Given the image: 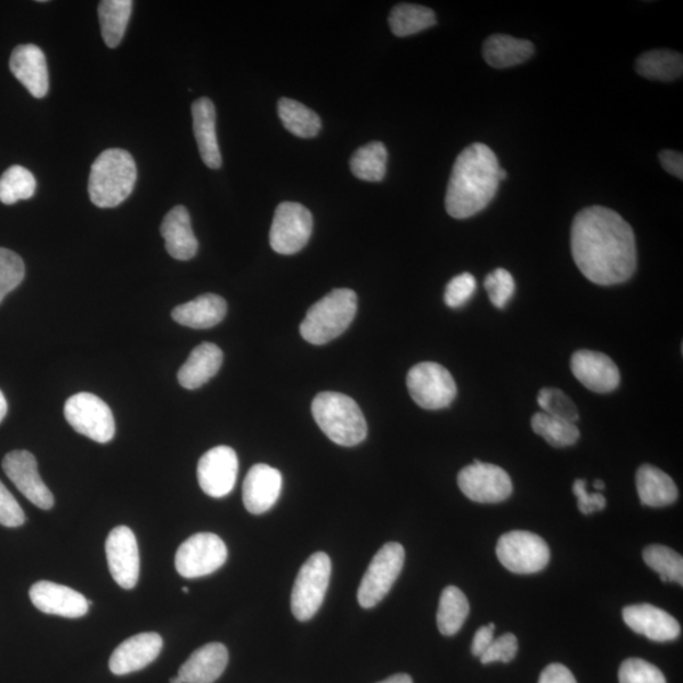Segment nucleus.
<instances>
[{
    "mask_svg": "<svg viewBox=\"0 0 683 683\" xmlns=\"http://www.w3.org/2000/svg\"><path fill=\"white\" fill-rule=\"evenodd\" d=\"M571 250L584 278L601 287L628 281L636 273V235L630 224L612 209H582L572 223Z\"/></svg>",
    "mask_w": 683,
    "mask_h": 683,
    "instance_id": "nucleus-1",
    "label": "nucleus"
},
{
    "mask_svg": "<svg viewBox=\"0 0 683 683\" xmlns=\"http://www.w3.org/2000/svg\"><path fill=\"white\" fill-rule=\"evenodd\" d=\"M500 170L489 146L473 143L463 150L455 159L447 188V213L466 219L489 206L499 189Z\"/></svg>",
    "mask_w": 683,
    "mask_h": 683,
    "instance_id": "nucleus-2",
    "label": "nucleus"
},
{
    "mask_svg": "<svg viewBox=\"0 0 683 683\" xmlns=\"http://www.w3.org/2000/svg\"><path fill=\"white\" fill-rule=\"evenodd\" d=\"M137 166L126 150H105L96 158L89 176V197L97 208H116L132 194Z\"/></svg>",
    "mask_w": 683,
    "mask_h": 683,
    "instance_id": "nucleus-3",
    "label": "nucleus"
},
{
    "mask_svg": "<svg viewBox=\"0 0 683 683\" xmlns=\"http://www.w3.org/2000/svg\"><path fill=\"white\" fill-rule=\"evenodd\" d=\"M313 417L332 442L344 447L360 444L368 437V422L354 398L335 392L315 396Z\"/></svg>",
    "mask_w": 683,
    "mask_h": 683,
    "instance_id": "nucleus-4",
    "label": "nucleus"
},
{
    "mask_svg": "<svg viewBox=\"0 0 683 683\" xmlns=\"http://www.w3.org/2000/svg\"><path fill=\"white\" fill-rule=\"evenodd\" d=\"M357 296L351 289H335L309 309L300 335L309 344H329L345 333L355 320Z\"/></svg>",
    "mask_w": 683,
    "mask_h": 683,
    "instance_id": "nucleus-5",
    "label": "nucleus"
},
{
    "mask_svg": "<svg viewBox=\"0 0 683 683\" xmlns=\"http://www.w3.org/2000/svg\"><path fill=\"white\" fill-rule=\"evenodd\" d=\"M331 574V558L323 552L314 553L300 568L291 592V612L298 621H311L319 613L329 587Z\"/></svg>",
    "mask_w": 683,
    "mask_h": 683,
    "instance_id": "nucleus-6",
    "label": "nucleus"
},
{
    "mask_svg": "<svg viewBox=\"0 0 683 683\" xmlns=\"http://www.w3.org/2000/svg\"><path fill=\"white\" fill-rule=\"evenodd\" d=\"M406 386L416 404L422 409L449 408L458 396V385L450 371L436 362H421L409 371Z\"/></svg>",
    "mask_w": 683,
    "mask_h": 683,
    "instance_id": "nucleus-7",
    "label": "nucleus"
},
{
    "mask_svg": "<svg viewBox=\"0 0 683 683\" xmlns=\"http://www.w3.org/2000/svg\"><path fill=\"white\" fill-rule=\"evenodd\" d=\"M496 556L510 572L532 575L547 567L551 552L542 536L526 531H512L500 536Z\"/></svg>",
    "mask_w": 683,
    "mask_h": 683,
    "instance_id": "nucleus-8",
    "label": "nucleus"
},
{
    "mask_svg": "<svg viewBox=\"0 0 683 683\" xmlns=\"http://www.w3.org/2000/svg\"><path fill=\"white\" fill-rule=\"evenodd\" d=\"M405 563L402 544L386 543L377 553L361 581L357 599L363 609L375 607L384 600L401 576Z\"/></svg>",
    "mask_w": 683,
    "mask_h": 683,
    "instance_id": "nucleus-9",
    "label": "nucleus"
},
{
    "mask_svg": "<svg viewBox=\"0 0 683 683\" xmlns=\"http://www.w3.org/2000/svg\"><path fill=\"white\" fill-rule=\"evenodd\" d=\"M65 418L78 433L97 443H108L116 435V421L107 403L91 393H79L68 398Z\"/></svg>",
    "mask_w": 683,
    "mask_h": 683,
    "instance_id": "nucleus-10",
    "label": "nucleus"
},
{
    "mask_svg": "<svg viewBox=\"0 0 683 683\" xmlns=\"http://www.w3.org/2000/svg\"><path fill=\"white\" fill-rule=\"evenodd\" d=\"M228 558L225 543L213 533H198L178 547L175 556L176 571L184 579H198L217 571Z\"/></svg>",
    "mask_w": 683,
    "mask_h": 683,
    "instance_id": "nucleus-11",
    "label": "nucleus"
},
{
    "mask_svg": "<svg viewBox=\"0 0 683 683\" xmlns=\"http://www.w3.org/2000/svg\"><path fill=\"white\" fill-rule=\"evenodd\" d=\"M313 233V216L299 202L283 201L275 210L270 230V246L280 255L302 251Z\"/></svg>",
    "mask_w": 683,
    "mask_h": 683,
    "instance_id": "nucleus-12",
    "label": "nucleus"
},
{
    "mask_svg": "<svg viewBox=\"0 0 683 683\" xmlns=\"http://www.w3.org/2000/svg\"><path fill=\"white\" fill-rule=\"evenodd\" d=\"M463 495L479 503L506 501L512 494V483L506 470L482 461H475L458 477Z\"/></svg>",
    "mask_w": 683,
    "mask_h": 683,
    "instance_id": "nucleus-13",
    "label": "nucleus"
},
{
    "mask_svg": "<svg viewBox=\"0 0 683 683\" xmlns=\"http://www.w3.org/2000/svg\"><path fill=\"white\" fill-rule=\"evenodd\" d=\"M239 476L238 453L231 447L218 445L198 463V482L201 490L211 498H224L234 489Z\"/></svg>",
    "mask_w": 683,
    "mask_h": 683,
    "instance_id": "nucleus-14",
    "label": "nucleus"
},
{
    "mask_svg": "<svg viewBox=\"0 0 683 683\" xmlns=\"http://www.w3.org/2000/svg\"><path fill=\"white\" fill-rule=\"evenodd\" d=\"M105 553L113 580L131 590L140 577V551L135 533L128 526L114 528L105 542Z\"/></svg>",
    "mask_w": 683,
    "mask_h": 683,
    "instance_id": "nucleus-15",
    "label": "nucleus"
},
{
    "mask_svg": "<svg viewBox=\"0 0 683 683\" xmlns=\"http://www.w3.org/2000/svg\"><path fill=\"white\" fill-rule=\"evenodd\" d=\"M3 470L15 487L36 507L44 510L54 507V495L38 474L34 454L28 451L8 453L3 460Z\"/></svg>",
    "mask_w": 683,
    "mask_h": 683,
    "instance_id": "nucleus-16",
    "label": "nucleus"
},
{
    "mask_svg": "<svg viewBox=\"0 0 683 683\" xmlns=\"http://www.w3.org/2000/svg\"><path fill=\"white\" fill-rule=\"evenodd\" d=\"M571 370L577 380L593 393L614 392L621 384V372L609 356L581 349L574 354Z\"/></svg>",
    "mask_w": 683,
    "mask_h": 683,
    "instance_id": "nucleus-17",
    "label": "nucleus"
},
{
    "mask_svg": "<svg viewBox=\"0 0 683 683\" xmlns=\"http://www.w3.org/2000/svg\"><path fill=\"white\" fill-rule=\"evenodd\" d=\"M30 599L45 614L77 620L89 612L88 600L80 592L51 581L36 582L30 590Z\"/></svg>",
    "mask_w": 683,
    "mask_h": 683,
    "instance_id": "nucleus-18",
    "label": "nucleus"
},
{
    "mask_svg": "<svg viewBox=\"0 0 683 683\" xmlns=\"http://www.w3.org/2000/svg\"><path fill=\"white\" fill-rule=\"evenodd\" d=\"M281 490L280 471L265 463H257L248 471L243 483V503L251 514H264L279 500Z\"/></svg>",
    "mask_w": 683,
    "mask_h": 683,
    "instance_id": "nucleus-19",
    "label": "nucleus"
},
{
    "mask_svg": "<svg viewBox=\"0 0 683 683\" xmlns=\"http://www.w3.org/2000/svg\"><path fill=\"white\" fill-rule=\"evenodd\" d=\"M164 641L158 633H141L119 645L109 660V669L117 676L141 671L159 657Z\"/></svg>",
    "mask_w": 683,
    "mask_h": 683,
    "instance_id": "nucleus-20",
    "label": "nucleus"
},
{
    "mask_svg": "<svg viewBox=\"0 0 683 683\" xmlns=\"http://www.w3.org/2000/svg\"><path fill=\"white\" fill-rule=\"evenodd\" d=\"M623 620L633 632L655 641L674 640L681 634V625L671 614L650 604L624 607Z\"/></svg>",
    "mask_w": 683,
    "mask_h": 683,
    "instance_id": "nucleus-21",
    "label": "nucleus"
},
{
    "mask_svg": "<svg viewBox=\"0 0 683 683\" xmlns=\"http://www.w3.org/2000/svg\"><path fill=\"white\" fill-rule=\"evenodd\" d=\"M10 68L12 74L35 97H44L48 93V69L46 56L36 45H21L14 48Z\"/></svg>",
    "mask_w": 683,
    "mask_h": 683,
    "instance_id": "nucleus-22",
    "label": "nucleus"
},
{
    "mask_svg": "<svg viewBox=\"0 0 683 683\" xmlns=\"http://www.w3.org/2000/svg\"><path fill=\"white\" fill-rule=\"evenodd\" d=\"M160 232L171 257L189 262L197 255L199 243L193 232L189 211L184 206L174 207L169 211L162 221Z\"/></svg>",
    "mask_w": 683,
    "mask_h": 683,
    "instance_id": "nucleus-23",
    "label": "nucleus"
},
{
    "mask_svg": "<svg viewBox=\"0 0 683 683\" xmlns=\"http://www.w3.org/2000/svg\"><path fill=\"white\" fill-rule=\"evenodd\" d=\"M193 128L200 158L210 169L222 166V154L217 137V112L209 97H199L193 103Z\"/></svg>",
    "mask_w": 683,
    "mask_h": 683,
    "instance_id": "nucleus-24",
    "label": "nucleus"
},
{
    "mask_svg": "<svg viewBox=\"0 0 683 683\" xmlns=\"http://www.w3.org/2000/svg\"><path fill=\"white\" fill-rule=\"evenodd\" d=\"M230 660L225 646L209 644L195 650L178 670L184 683H215L222 676Z\"/></svg>",
    "mask_w": 683,
    "mask_h": 683,
    "instance_id": "nucleus-25",
    "label": "nucleus"
},
{
    "mask_svg": "<svg viewBox=\"0 0 683 683\" xmlns=\"http://www.w3.org/2000/svg\"><path fill=\"white\" fill-rule=\"evenodd\" d=\"M223 363V352L215 344H201L189 356L177 373L181 385L188 390L199 389L217 375Z\"/></svg>",
    "mask_w": 683,
    "mask_h": 683,
    "instance_id": "nucleus-26",
    "label": "nucleus"
},
{
    "mask_svg": "<svg viewBox=\"0 0 683 683\" xmlns=\"http://www.w3.org/2000/svg\"><path fill=\"white\" fill-rule=\"evenodd\" d=\"M225 314V300L216 294L198 297L189 303L176 306L171 313L176 323L193 329L213 328L224 320Z\"/></svg>",
    "mask_w": 683,
    "mask_h": 683,
    "instance_id": "nucleus-27",
    "label": "nucleus"
},
{
    "mask_svg": "<svg viewBox=\"0 0 683 683\" xmlns=\"http://www.w3.org/2000/svg\"><path fill=\"white\" fill-rule=\"evenodd\" d=\"M637 491L640 502L650 508L669 507L679 498L673 479L648 463L637 471Z\"/></svg>",
    "mask_w": 683,
    "mask_h": 683,
    "instance_id": "nucleus-28",
    "label": "nucleus"
},
{
    "mask_svg": "<svg viewBox=\"0 0 683 683\" xmlns=\"http://www.w3.org/2000/svg\"><path fill=\"white\" fill-rule=\"evenodd\" d=\"M483 54L490 67L508 69L530 60L534 54V45L528 39L493 35L485 40Z\"/></svg>",
    "mask_w": 683,
    "mask_h": 683,
    "instance_id": "nucleus-29",
    "label": "nucleus"
},
{
    "mask_svg": "<svg viewBox=\"0 0 683 683\" xmlns=\"http://www.w3.org/2000/svg\"><path fill=\"white\" fill-rule=\"evenodd\" d=\"M134 2L131 0H103L97 8L105 45L116 48L124 39Z\"/></svg>",
    "mask_w": 683,
    "mask_h": 683,
    "instance_id": "nucleus-30",
    "label": "nucleus"
},
{
    "mask_svg": "<svg viewBox=\"0 0 683 683\" xmlns=\"http://www.w3.org/2000/svg\"><path fill=\"white\" fill-rule=\"evenodd\" d=\"M470 613L468 600L459 588L447 587L439 599L437 625L445 637L458 634Z\"/></svg>",
    "mask_w": 683,
    "mask_h": 683,
    "instance_id": "nucleus-31",
    "label": "nucleus"
},
{
    "mask_svg": "<svg viewBox=\"0 0 683 683\" xmlns=\"http://www.w3.org/2000/svg\"><path fill=\"white\" fill-rule=\"evenodd\" d=\"M436 13L428 7L402 3L393 8L389 15L390 30L397 37H408L433 27Z\"/></svg>",
    "mask_w": 683,
    "mask_h": 683,
    "instance_id": "nucleus-32",
    "label": "nucleus"
},
{
    "mask_svg": "<svg viewBox=\"0 0 683 683\" xmlns=\"http://www.w3.org/2000/svg\"><path fill=\"white\" fill-rule=\"evenodd\" d=\"M278 112L283 127L297 137L313 138L321 131L322 120L319 114L302 103L281 97Z\"/></svg>",
    "mask_w": 683,
    "mask_h": 683,
    "instance_id": "nucleus-33",
    "label": "nucleus"
},
{
    "mask_svg": "<svg viewBox=\"0 0 683 683\" xmlns=\"http://www.w3.org/2000/svg\"><path fill=\"white\" fill-rule=\"evenodd\" d=\"M636 70L640 77L657 81H673L682 77V55L671 50H653L639 57Z\"/></svg>",
    "mask_w": 683,
    "mask_h": 683,
    "instance_id": "nucleus-34",
    "label": "nucleus"
},
{
    "mask_svg": "<svg viewBox=\"0 0 683 683\" xmlns=\"http://www.w3.org/2000/svg\"><path fill=\"white\" fill-rule=\"evenodd\" d=\"M387 150L382 142H370L354 153L349 165L352 174L363 182L379 183L386 174Z\"/></svg>",
    "mask_w": 683,
    "mask_h": 683,
    "instance_id": "nucleus-35",
    "label": "nucleus"
},
{
    "mask_svg": "<svg viewBox=\"0 0 683 683\" xmlns=\"http://www.w3.org/2000/svg\"><path fill=\"white\" fill-rule=\"evenodd\" d=\"M532 428L535 435L557 449L574 445L580 439V430L575 422L548 416L546 413H536L532 418Z\"/></svg>",
    "mask_w": 683,
    "mask_h": 683,
    "instance_id": "nucleus-36",
    "label": "nucleus"
},
{
    "mask_svg": "<svg viewBox=\"0 0 683 683\" xmlns=\"http://www.w3.org/2000/svg\"><path fill=\"white\" fill-rule=\"evenodd\" d=\"M36 178L26 167L11 166L0 177V201L12 206L20 200H27L36 193Z\"/></svg>",
    "mask_w": 683,
    "mask_h": 683,
    "instance_id": "nucleus-37",
    "label": "nucleus"
},
{
    "mask_svg": "<svg viewBox=\"0 0 683 683\" xmlns=\"http://www.w3.org/2000/svg\"><path fill=\"white\" fill-rule=\"evenodd\" d=\"M644 559L648 567L660 575L663 582H678L683 584V558L678 552L652 544L644 551Z\"/></svg>",
    "mask_w": 683,
    "mask_h": 683,
    "instance_id": "nucleus-38",
    "label": "nucleus"
},
{
    "mask_svg": "<svg viewBox=\"0 0 683 683\" xmlns=\"http://www.w3.org/2000/svg\"><path fill=\"white\" fill-rule=\"evenodd\" d=\"M536 401H539L543 413L548 414V416L569 422H576L580 418L579 410H577L572 398L567 396L563 390L555 387L542 389Z\"/></svg>",
    "mask_w": 683,
    "mask_h": 683,
    "instance_id": "nucleus-39",
    "label": "nucleus"
},
{
    "mask_svg": "<svg viewBox=\"0 0 683 683\" xmlns=\"http://www.w3.org/2000/svg\"><path fill=\"white\" fill-rule=\"evenodd\" d=\"M26 268L15 252L0 247V304L11 291L18 289L24 279Z\"/></svg>",
    "mask_w": 683,
    "mask_h": 683,
    "instance_id": "nucleus-40",
    "label": "nucleus"
},
{
    "mask_svg": "<svg viewBox=\"0 0 683 683\" xmlns=\"http://www.w3.org/2000/svg\"><path fill=\"white\" fill-rule=\"evenodd\" d=\"M484 287L491 303L499 309L506 308L516 292V281L506 268H496L486 276Z\"/></svg>",
    "mask_w": 683,
    "mask_h": 683,
    "instance_id": "nucleus-41",
    "label": "nucleus"
},
{
    "mask_svg": "<svg viewBox=\"0 0 683 683\" xmlns=\"http://www.w3.org/2000/svg\"><path fill=\"white\" fill-rule=\"evenodd\" d=\"M621 683H667L664 674L658 667L640 658H628L620 670Z\"/></svg>",
    "mask_w": 683,
    "mask_h": 683,
    "instance_id": "nucleus-42",
    "label": "nucleus"
},
{
    "mask_svg": "<svg viewBox=\"0 0 683 683\" xmlns=\"http://www.w3.org/2000/svg\"><path fill=\"white\" fill-rule=\"evenodd\" d=\"M477 288L474 275L463 273L455 276L444 291V303L450 308H461L465 305L475 294Z\"/></svg>",
    "mask_w": 683,
    "mask_h": 683,
    "instance_id": "nucleus-43",
    "label": "nucleus"
},
{
    "mask_svg": "<svg viewBox=\"0 0 683 683\" xmlns=\"http://www.w3.org/2000/svg\"><path fill=\"white\" fill-rule=\"evenodd\" d=\"M518 653V639L514 634L507 633L503 636L493 640V644L487 648L479 660L483 664H489L494 662L508 663L514 660Z\"/></svg>",
    "mask_w": 683,
    "mask_h": 683,
    "instance_id": "nucleus-44",
    "label": "nucleus"
},
{
    "mask_svg": "<svg viewBox=\"0 0 683 683\" xmlns=\"http://www.w3.org/2000/svg\"><path fill=\"white\" fill-rule=\"evenodd\" d=\"M26 522V514L14 496L0 482V524L8 528H18Z\"/></svg>",
    "mask_w": 683,
    "mask_h": 683,
    "instance_id": "nucleus-45",
    "label": "nucleus"
},
{
    "mask_svg": "<svg viewBox=\"0 0 683 683\" xmlns=\"http://www.w3.org/2000/svg\"><path fill=\"white\" fill-rule=\"evenodd\" d=\"M574 494L577 498V507L584 516H590L592 512L603 510L606 507L605 496L600 493L590 494L588 483L584 479H576Z\"/></svg>",
    "mask_w": 683,
    "mask_h": 683,
    "instance_id": "nucleus-46",
    "label": "nucleus"
},
{
    "mask_svg": "<svg viewBox=\"0 0 683 683\" xmlns=\"http://www.w3.org/2000/svg\"><path fill=\"white\" fill-rule=\"evenodd\" d=\"M539 683H577V681L566 665L552 663L543 670Z\"/></svg>",
    "mask_w": 683,
    "mask_h": 683,
    "instance_id": "nucleus-47",
    "label": "nucleus"
},
{
    "mask_svg": "<svg viewBox=\"0 0 683 683\" xmlns=\"http://www.w3.org/2000/svg\"><path fill=\"white\" fill-rule=\"evenodd\" d=\"M494 632V623H490L489 625H484L476 632L473 640V647H471V650H473V655L475 657H482L485 650L490 647L493 640L495 639Z\"/></svg>",
    "mask_w": 683,
    "mask_h": 683,
    "instance_id": "nucleus-48",
    "label": "nucleus"
},
{
    "mask_svg": "<svg viewBox=\"0 0 683 683\" xmlns=\"http://www.w3.org/2000/svg\"><path fill=\"white\" fill-rule=\"evenodd\" d=\"M660 161L662 167L673 176H676L682 181L683 176V157L681 152L672 150H663L660 153Z\"/></svg>",
    "mask_w": 683,
    "mask_h": 683,
    "instance_id": "nucleus-49",
    "label": "nucleus"
},
{
    "mask_svg": "<svg viewBox=\"0 0 683 683\" xmlns=\"http://www.w3.org/2000/svg\"><path fill=\"white\" fill-rule=\"evenodd\" d=\"M379 683H413L409 674L398 673L394 674V676L386 679L385 681H381Z\"/></svg>",
    "mask_w": 683,
    "mask_h": 683,
    "instance_id": "nucleus-50",
    "label": "nucleus"
},
{
    "mask_svg": "<svg viewBox=\"0 0 683 683\" xmlns=\"http://www.w3.org/2000/svg\"><path fill=\"white\" fill-rule=\"evenodd\" d=\"M7 412H8V404L5 401V396L2 392H0V422H2L3 419L5 418Z\"/></svg>",
    "mask_w": 683,
    "mask_h": 683,
    "instance_id": "nucleus-51",
    "label": "nucleus"
},
{
    "mask_svg": "<svg viewBox=\"0 0 683 683\" xmlns=\"http://www.w3.org/2000/svg\"><path fill=\"white\" fill-rule=\"evenodd\" d=\"M593 487H595L597 490H604L605 489V484L603 482H601V479H597L595 483H593Z\"/></svg>",
    "mask_w": 683,
    "mask_h": 683,
    "instance_id": "nucleus-52",
    "label": "nucleus"
},
{
    "mask_svg": "<svg viewBox=\"0 0 683 683\" xmlns=\"http://www.w3.org/2000/svg\"><path fill=\"white\" fill-rule=\"evenodd\" d=\"M170 683H184V682L181 678L176 676V678L171 679Z\"/></svg>",
    "mask_w": 683,
    "mask_h": 683,
    "instance_id": "nucleus-53",
    "label": "nucleus"
},
{
    "mask_svg": "<svg viewBox=\"0 0 683 683\" xmlns=\"http://www.w3.org/2000/svg\"><path fill=\"white\" fill-rule=\"evenodd\" d=\"M190 590L188 588H183V592L188 593Z\"/></svg>",
    "mask_w": 683,
    "mask_h": 683,
    "instance_id": "nucleus-54",
    "label": "nucleus"
}]
</instances>
